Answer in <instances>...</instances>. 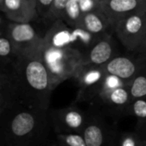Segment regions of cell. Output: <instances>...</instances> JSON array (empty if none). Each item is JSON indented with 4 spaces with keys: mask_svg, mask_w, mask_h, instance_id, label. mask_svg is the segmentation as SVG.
Returning a JSON list of instances; mask_svg holds the SVG:
<instances>
[{
    "mask_svg": "<svg viewBox=\"0 0 146 146\" xmlns=\"http://www.w3.org/2000/svg\"><path fill=\"white\" fill-rule=\"evenodd\" d=\"M136 132L146 140V120L145 121H138Z\"/></svg>",
    "mask_w": 146,
    "mask_h": 146,
    "instance_id": "24",
    "label": "cell"
},
{
    "mask_svg": "<svg viewBox=\"0 0 146 146\" xmlns=\"http://www.w3.org/2000/svg\"><path fill=\"white\" fill-rule=\"evenodd\" d=\"M38 46L39 44L17 55L9 70L17 89L20 104L39 110H50L54 88Z\"/></svg>",
    "mask_w": 146,
    "mask_h": 146,
    "instance_id": "1",
    "label": "cell"
},
{
    "mask_svg": "<svg viewBox=\"0 0 146 146\" xmlns=\"http://www.w3.org/2000/svg\"><path fill=\"white\" fill-rule=\"evenodd\" d=\"M38 49L54 90L65 80L74 78L82 65L83 54L75 48L55 47L42 39Z\"/></svg>",
    "mask_w": 146,
    "mask_h": 146,
    "instance_id": "3",
    "label": "cell"
},
{
    "mask_svg": "<svg viewBox=\"0 0 146 146\" xmlns=\"http://www.w3.org/2000/svg\"><path fill=\"white\" fill-rule=\"evenodd\" d=\"M133 99L146 97V67L128 85Z\"/></svg>",
    "mask_w": 146,
    "mask_h": 146,
    "instance_id": "17",
    "label": "cell"
},
{
    "mask_svg": "<svg viewBox=\"0 0 146 146\" xmlns=\"http://www.w3.org/2000/svg\"><path fill=\"white\" fill-rule=\"evenodd\" d=\"M48 146H58V145H57V144H53V143H52V144L49 145Z\"/></svg>",
    "mask_w": 146,
    "mask_h": 146,
    "instance_id": "26",
    "label": "cell"
},
{
    "mask_svg": "<svg viewBox=\"0 0 146 146\" xmlns=\"http://www.w3.org/2000/svg\"><path fill=\"white\" fill-rule=\"evenodd\" d=\"M58 146H87L81 133L56 134Z\"/></svg>",
    "mask_w": 146,
    "mask_h": 146,
    "instance_id": "21",
    "label": "cell"
},
{
    "mask_svg": "<svg viewBox=\"0 0 146 146\" xmlns=\"http://www.w3.org/2000/svg\"><path fill=\"white\" fill-rule=\"evenodd\" d=\"M69 1L70 0H54L50 12L56 17L63 16L65 14L66 7Z\"/></svg>",
    "mask_w": 146,
    "mask_h": 146,
    "instance_id": "22",
    "label": "cell"
},
{
    "mask_svg": "<svg viewBox=\"0 0 146 146\" xmlns=\"http://www.w3.org/2000/svg\"><path fill=\"white\" fill-rule=\"evenodd\" d=\"M113 45L110 38H102L94 43L83 54L82 65L84 66H104L113 57H115Z\"/></svg>",
    "mask_w": 146,
    "mask_h": 146,
    "instance_id": "13",
    "label": "cell"
},
{
    "mask_svg": "<svg viewBox=\"0 0 146 146\" xmlns=\"http://www.w3.org/2000/svg\"><path fill=\"white\" fill-rule=\"evenodd\" d=\"M139 54H140V55H143V56H146V28H145V34L144 43H143V45H142L141 50H140V51H139Z\"/></svg>",
    "mask_w": 146,
    "mask_h": 146,
    "instance_id": "25",
    "label": "cell"
},
{
    "mask_svg": "<svg viewBox=\"0 0 146 146\" xmlns=\"http://www.w3.org/2000/svg\"><path fill=\"white\" fill-rule=\"evenodd\" d=\"M54 0H37V9L38 13L45 15L51 9Z\"/></svg>",
    "mask_w": 146,
    "mask_h": 146,
    "instance_id": "23",
    "label": "cell"
},
{
    "mask_svg": "<svg viewBox=\"0 0 146 146\" xmlns=\"http://www.w3.org/2000/svg\"><path fill=\"white\" fill-rule=\"evenodd\" d=\"M1 119V139L5 146H39L49 135V110H39L21 104L13 107Z\"/></svg>",
    "mask_w": 146,
    "mask_h": 146,
    "instance_id": "2",
    "label": "cell"
},
{
    "mask_svg": "<svg viewBox=\"0 0 146 146\" xmlns=\"http://www.w3.org/2000/svg\"><path fill=\"white\" fill-rule=\"evenodd\" d=\"M9 38L10 39L15 57L17 55L37 46L42 41L39 38L33 27L29 23L15 22L9 26Z\"/></svg>",
    "mask_w": 146,
    "mask_h": 146,
    "instance_id": "9",
    "label": "cell"
},
{
    "mask_svg": "<svg viewBox=\"0 0 146 146\" xmlns=\"http://www.w3.org/2000/svg\"><path fill=\"white\" fill-rule=\"evenodd\" d=\"M49 115L56 134L81 133L88 120V115L76 106L50 110Z\"/></svg>",
    "mask_w": 146,
    "mask_h": 146,
    "instance_id": "6",
    "label": "cell"
},
{
    "mask_svg": "<svg viewBox=\"0 0 146 146\" xmlns=\"http://www.w3.org/2000/svg\"><path fill=\"white\" fill-rule=\"evenodd\" d=\"M119 133L98 115H88L81 134L87 146H118Z\"/></svg>",
    "mask_w": 146,
    "mask_h": 146,
    "instance_id": "7",
    "label": "cell"
},
{
    "mask_svg": "<svg viewBox=\"0 0 146 146\" xmlns=\"http://www.w3.org/2000/svg\"><path fill=\"white\" fill-rule=\"evenodd\" d=\"M138 1H142V2H145V0H138Z\"/></svg>",
    "mask_w": 146,
    "mask_h": 146,
    "instance_id": "27",
    "label": "cell"
},
{
    "mask_svg": "<svg viewBox=\"0 0 146 146\" xmlns=\"http://www.w3.org/2000/svg\"><path fill=\"white\" fill-rule=\"evenodd\" d=\"M146 28V8L121 18L115 27L118 38L132 52L139 54Z\"/></svg>",
    "mask_w": 146,
    "mask_h": 146,
    "instance_id": "4",
    "label": "cell"
},
{
    "mask_svg": "<svg viewBox=\"0 0 146 146\" xmlns=\"http://www.w3.org/2000/svg\"><path fill=\"white\" fill-rule=\"evenodd\" d=\"M108 21L103 15V14L93 10L85 12L80 25V28H82L91 34H98L103 33L107 26Z\"/></svg>",
    "mask_w": 146,
    "mask_h": 146,
    "instance_id": "15",
    "label": "cell"
},
{
    "mask_svg": "<svg viewBox=\"0 0 146 146\" xmlns=\"http://www.w3.org/2000/svg\"><path fill=\"white\" fill-rule=\"evenodd\" d=\"M118 146H146V140L137 132H121L119 133Z\"/></svg>",
    "mask_w": 146,
    "mask_h": 146,
    "instance_id": "20",
    "label": "cell"
},
{
    "mask_svg": "<svg viewBox=\"0 0 146 146\" xmlns=\"http://www.w3.org/2000/svg\"><path fill=\"white\" fill-rule=\"evenodd\" d=\"M2 10L7 17L18 23H28L36 16L37 6L26 0H1Z\"/></svg>",
    "mask_w": 146,
    "mask_h": 146,
    "instance_id": "11",
    "label": "cell"
},
{
    "mask_svg": "<svg viewBox=\"0 0 146 146\" xmlns=\"http://www.w3.org/2000/svg\"><path fill=\"white\" fill-rule=\"evenodd\" d=\"M106 74L107 73L103 66L81 65L74 77L78 84L76 101L80 103H96Z\"/></svg>",
    "mask_w": 146,
    "mask_h": 146,
    "instance_id": "5",
    "label": "cell"
},
{
    "mask_svg": "<svg viewBox=\"0 0 146 146\" xmlns=\"http://www.w3.org/2000/svg\"><path fill=\"white\" fill-rule=\"evenodd\" d=\"M133 100L128 85L120 86L102 97L98 104L105 107L111 114L125 115L126 110Z\"/></svg>",
    "mask_w": 146,
    "mask_h": 146,
    "instance_id": "10",
    "label": "cell"
},
{
    "mask_svg": "<svg viewBox=\"0 0 146 146\" xmlns=\"http://www.w3.org/2000/svg\"><path fill=\"white\" fill-rule=\"evenodd\" d=\"M125 115L133 116L138 121L146 120V97L133 98L128 105Z\"/></svg>",
    "mask_w": 146,
    "mask_h": 146,
    "instance_id": "18",
    "label": "cell"
},
{
    "mask_svg": "<svg viewBox=\"0 0 146 146\" xmlns=\"http://www.w3.org/2000/svg\"><path fill=\"white\" fill-rule=\"evenodd\" d=\"M44 42L55 47H72L71 44L76 41L74 33H70L68 29L62 28L59 30L52 29L44 38ZM74 48V47H73Z\"/></svg>",
    "mask_w": 146,
    "mask_h": 146,
    "instance_id": "16",
    "label": "cell"
},
{
    "mask_svg": "<svg viewBox=\"0 0 146 146\" xmlns=\"http://www.w3.org/2000/svg\"><path fill=\"white\" fill-rule=\"evenodd\" d=\"M20 104L17 89L9 68H2L0 74V115Z\"/></svg>",
    "mask_w": 146,
    "mask_h": 146,
    "instance_id": "12",
    "label": "cell"
},
{
    "mask_svg": "<svg viewBox=\"0 0 146 146\" xmlns=\"http://www.w3.org/2000/svg\"><path fill=\"white\" fill-rule=\"evenodd\" d=\"M103 67L108 74L116 76L129 84L146 67V56L134 58L115 56Z\"/></svg>",
    "mask_w": 146,
    "mask_h": 146,
    "instance_id": "8",
    "label": "cell"
},
{
    "mask_svg": "<svg viewBox=\"0 0 146 146\" xmlns=\"http://www.w3.org/2000/svg\"><path fill=\"white\" fill-rule=\"evenodd\" d=\"M84 12L80 6V1L79 0H70L66 7L65 14L67 20L75 27H80Z\"/></svg>",
    "mask_w": 146,
    "mask_h": 146,
    "instance_id": "19",
    "label": "cell"
},
{
    "mask_svg": "<svg viewBox=\"0 0 146 146\" xmlns=\"http://www.w3.org/2000/svg\"><path fill=\"white\" fill-rule=\"evenodd\" d=\"M145 8V3L138 0H108L105 4L106 11L120 15L121 18Z\"/></svg>",
    "mask_w": 146,
    "mask_h": 146,
    "instance_id": "14",
    "label": "cell"
}]
</instances>
